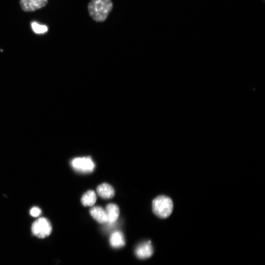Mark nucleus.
Wrapping results in <instances>:
<instances>
[{"instance_id": "39448f33", "label": "nucleus", "mask_w": 265, "mask_h": 265, "mask_svg": "<svg viewBox=\"0 0 265 265\" xmlns=\"http://www.w3.org/2000/svg\"><path fill=\"white\" fill-rule=\"evenodd\" d=\"M48 3V0H20L22 9L25 12H33L40 9Z\"/></svg>"}, {"instance_id": "7ed1b4c3", "label": "nucleus", "mask_w": 265, "mask_h": 265, "mask_svg": "<svg viewBox=\"0 0 265 265\" xmlns=\"http://www.w3.org/2000/svg\"><path fill=\"white\" fill-rule=\"evenodd\" d=\"M52 231V227L50 222L44 218L35 221L32 227L33 234L36 237L43 239L49 236Z\"/></svg>"}, {"instance_id": "423d86ee", "label": "nucleus", "mask_w": 265, "mask_h": 265, "mask_svg": "<svg viewBox=\"0 0 265 265\" xmlns=\"http://www.w3.org/2000/svg\"><path fill=\"white\" fill-rule=\"evenodd\" d=\"M153 248L151 241L145 242L140 244L136 248L135 254L141 259H146L152 256Z\"/></svg>"}, {"instance_id": "ddd939ff", "label": "nucleus", "mask_w": 265, "mask_h": 265, "mask_svg": "<svg viewBox=\"0 0 265 265\" xmlns=\"http://www.w3.org/2000/svg\"><path fill=\"white\" fill-rule=\"evenodd\" d=\"M41 214V210L38 208H33L30 210V214L34 217H38Z\"/></svg>"}, {"instance_id": "9b49d317", "label": "nucleus", "mask_w": 265, "mask_h": 265, "mask_svg": "<svg viewBox=\"0 0 265 265\" xmlns=\"http://www.w3.org/2000/svg\"><path fill=\"white\" fill-rule=\"evenodd\" d=\"M96 200L95 192L93 190H90L84 194L81 202L85 207H92L95 204Z\"/></svg>"}, {"instance_id": "20e7f679", "label": "nucleus", "mask_w": 265, "mask_h": 265, "mask_svg": "<svg viewBox=\"0 0 265 265\" xmlns=\"http://www.w3.org/2000/svg\"><path fill=\"white\" fill-rule=\"evenodd\" d=\"M73 168L83 173L92 172L95 168V163L90 157L76 158L72 161Z\"/></svg>"}, {"instance_id": "9d476101", "label": "nucleus", "mask_w": 265, "mask_h": 265, "mask_svg": "<svg viewBox=\"0 0 265 265\" xmlns=\"http://www.w3.org/2000/svg\"><path fill=\"white\" fill-rule=\"evenodd\" d=\"M111 246L115 248L122 247L125 244L123 234L120 231H115L112 233L110 238Z\"/></svg>"}, {"instance_id": "1a4fd4ad", "label": "nucleus", "mask_w": 265, "mask_h": 265, "mask_svg": "<svg viewBox=\"0 0 265 265\" xmlns=\"http://www.w3.org/2000/svg\"><path fill=\"white\" fill-rule=\"evenodd\" d=\"M105 211L108 217V223L111 224L115 222L120 214L118 207L115 204H110L107 206Z\"/></svg>"}, {"instance_id": "f8f14e48", "label": "nucleus", "mask_w": 265, "mask_h": 265, "mask_svg": "<svg viewBox=\"0 0 265 265\" xmlns=\"http://www.w3.org/2000/svg\"><path fill=\"white\" fill-rule=\"evenodd\" d=\"M31 25L35 33L38 34L45 33L48 31V28L46 26L39 25L35 22H33Z\"/></svg>"}, {"instance_id": "f257e3e1", "label": "nucleus", "mask_w": 265, "mask_h": 265, "mask_svg": "<svg viewBox=\"0 0 265 265\" xmlns=\"http://www.w3.org/2000/svg\"><path fill=\"white\" fill-rule=\"evenodd\" d=\"M113 8L112 0H92L88 5L90 16L97 22L105 21Z\"/></svg>"}, {"instance_id": "6e6552de", "label": "nucleus", "mask_w": 265, "mask_h": 265, "mask_svg": "<svg viewBox=\"0 0 265 265\" xmlns=\"http://www.w3.org/2000/svg\"><path fill=\"white\" fill-rule=\"evenodd\" d=\"M97 192L98 194L104 199L112 198L115 194L114 188L107 183H103L98 186L97 188Z\"/></svg>"}, {"instance_id": "0eeeda50", "label": "nucleus", "mask_w": 265, "mask_h": 265, "mask_svg": "<svg viewBox=\"0 0 265 265\" xmlns=\"http://www.w3.org/2000/svg\"><path fill=\"white\" fill-rule=\"evenodd\" d=\"M92 216L99 223L104 224L108 223V217L105 210L99 207H94L90 210Z\"/></svg>"}, {"instance_id": "f03ea898", "label": "nucleus", "mask_w": 265, "mask_h": 265, "mask_svg": "<svg viewBox=\"0 0 265 265\" xmlns=\"http://www.w3.org/2000/svg\"><path fill=\"white\" fill-rule=\"evenodd\" d=\"M173 209V202L167 196H159L152 202L153 212L160 218L166 219L169 217L171 214Z\"/></svg>"}]
</instances>
